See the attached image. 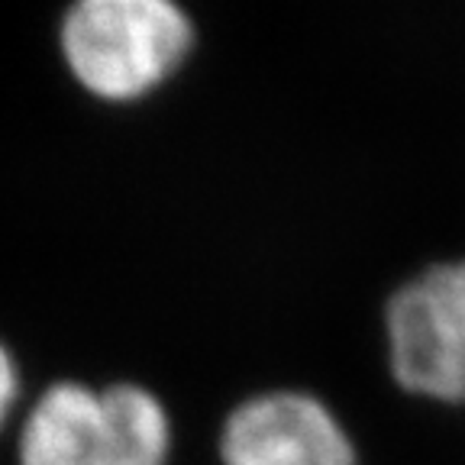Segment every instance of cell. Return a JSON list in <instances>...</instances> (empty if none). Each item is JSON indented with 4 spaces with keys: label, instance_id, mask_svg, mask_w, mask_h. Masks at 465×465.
<instances>
[{
    "label": "cell",
    "instance_id": "obj_3",
    "mask_svg": "<svg viewBox=\"0 0 465 465\" xmlns=\"http://www.w3.org/2000/svg\"><path fill=\"white\" fill-rule=\"evenodd\" d=\"M391 375L407 394L465 407V259L430 265L385 307Z\"/></svg>",
    "mask_w": 465,
    "mask_h": 465
},
{
    "label": "cell",
    "instance_id": "obj_4",
    "mask_svg": "<svg viewBox=\"0 0 465 465\" xmlns=\"http://www.w3.org/2000/svg\"><path fill=\"white\" fill-rule=\"evenodd\" d=\"M223 465H356L352 440L323 401L265 391L242 401L220 433Z\"/></svg>",
    "mask_w": 465,
    "mask_h": 465
},
{
    "label": "cell",
    "instance_id": "obj_5",
    "mask_svg": "<svg viewBox=\"0 0 465 465\" xmlns=\"http://www.w3.org/2000/svg\"><path fill=\"white\" fill-rule=\"evenodd\" d=\"M23 394V378H20V365H16L14 352H10L4 342H0V427L7 423V417L16 411Z\"/></svg>",
    "mask_w": 465,
    "mask_h": 465
},
{
    "label": "cell",
    "instance_id": "obj_1",
    "mask_svg": "<svg viewBox=\"0 0 465 465\" xmlns=\"http://www.w3.org/2000/svg\"><path fill=\"white\" fill-rule=\"evenodd\" d=\"M55 45L81 94L133 107L182 72L194 23L178 0H78L58 14Z\"/></svg>",
    "mask_w": 465,
    "mask_h": 465
},
{
    "label": "cell",
    "instance_id": "obj_2",
    "mask_svg": "<svg viewBox=\"0 0 465 465\" xmlns=\"http://www.w3.org/2000/svg\"><path fill=\"white\" fill-rule=\"evenodd\" d=\"M172 420L149 388L52 378L23 414L16 465H168Z\"/></svg>",
    "mask_w": 465,
    "mask_h": 465
}]
</instances>
